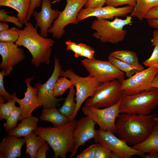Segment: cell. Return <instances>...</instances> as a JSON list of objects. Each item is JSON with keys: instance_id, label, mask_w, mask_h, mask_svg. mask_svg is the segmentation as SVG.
<instances>
[{"instance_id": "obj_1", "label": "cell", "mask_w": 158, "mask_h": 158, "mask_svg": "<svg viewBox=\"0 0 158 158\" xmlns=\"http://www.w3.org/2000/svg\"><path fill=\"white\" fill-rule=\"evenodd\" d=\"M156 116L154 114L121 113L116 122V133L129 145L138 144L149 136L158 123L154 119Z\"/></svg>"}, {"instance_id": "obj_2", "label": "cell", "mask_w": 158, "mask_h": 158, "mask_svg": "<svg viewBox=\"0 0 158 158\" xmlns=\"http://www.w3.org/2000/svg\"><path fill=\"white\" fill-rule=\"evenodd\" d=\"M26 24L22 30L17 28L19 37L15 44L29 50L32 56V63L35 67H39L41 63L49 64L54 40L41 36L38 33L37 28L30 22Z\"/></svg>"}, {"instance_id": "obj_3", "label": "cell", "mask_w": 158, "mask_h": 158, "mask_svg": "<svg viewBox=\"0 0 158 158\" xmlns=\"http://www.w3.org/2000/svg\"><path fill=\"white\" fill-rule=\"evenodd\" d=\"M77 121L70 120L66 123L57 127H39L34 131L44 139L54 151V158H65L68 152L73 151L75 144L74 130Z\"/></svg>"}, {"instance_id": "obj_4", "label": "cell", "mask_w": 158, "mask_h": 158, "mask_svg": "<svg viewBox=\"0 0 158 158\" xmlns=\"http://www.w3.org/2000/svg\"><path fill=\"white\" fill-rule=\"evenodd\" d=\"M132 19L131 16L125 19L116 17L112 21L97 18L91 25V28L95 31L92 36L102 43L117 44L124 39L127 31L123 28L132 23Z\"/></svg>"}, {"instance_id": "obj_5", "label": "cell", "mask_w": 158, "mask_h": 158, "mask_svg": "<svg viewBox=\"0 0 158 158\" xmlns=\"http://www.w3.org/2000/svg\"><path fill=\"white\" fill-rule=\"evenodd\" d=\"M158 105V88L132 95L123 94L119 106L120 113L147 115Z\"/></svg>"}, {"instance_id": "obj_6", "label": "cell", "mask_w": 158, "mask_h": 158, "mask_svg": "<svg viewBox=\"0 0 158 158\" xmlns=\"http://www.w3.org/2000/svg\"><path fill=\"white\" fill-rule=\"evenodd\" d=\"M121 85V82L117 79L100 84L96 88L93 96L86 100L85 106L101 108L116 104L123 94Z\"/></svg>"}, {"instance_id": "obj_7", "label": "cell", "mask_w": 158, "mask_h": 158, "mask_svg": "<svg viewBox=\"0 0 158 158\" xmlns=\"http://www.w3.org/2000/svg\"><path fill=\"white\" fill-rule=\"evenodd\" d=\"M69 78L76 88V106L73 114L69 118L74 119L82 104L89 97H92L97 87L101 84L96 78L89 75L80 76L75 74L71 68L63 71L61 77Z\"/></svg>"}, {"instance_id": "obj_8", "label": "cell", "mask_w": 158, "mask_h": 158, "mask_svg": "<svg viewBox=\"0 0 158 158\" xmlns=\"http://www.w3.org/2000/svg\"><path fill=\"white\" fill-rule=\"evenodd\" d=\"M82 63L89 75L96 78L101 84L114 79L121 82L124 79L125 73L117 69L109 61H101L95 58H85L82 61Z\"/></svg>"}, {"instance_id": "obj_9", "label": "cell", "mask_w": 158, "mask_h": 158, "mask_svg": "<svg viewBox=\"0 0 158 158\" xmlns=\"http://www.w3.org/2000/svg\"><path fill=\"white\" fill-rule=\"evenodd\" d=\"M66 0V4L64 9L48 30V32L57 39L61 38L65 34L66 25L70 24H78V15L86 2V0Z\"/></svg>"}, {"instance_id": "obj_10", "label": "cell", "mask_w": 158, "mask_h": 158, "mask_svg": "<svg viewBox=\"0 0 158 158\" xmlns=\"http://www.w3.org/2000/svg\"><path fill=\"white\" fill-rule=\"evenodd\" d=\"M121 100L116 104L102 109L91 106L82 108L83 113L89 116L99 127V130L116 133V120L119 114Z\"/></svg>"}, {"instance_id": "obj_11", "label": "cell", "mask_w": 158, "mask_h": 158, "mask_svg": "<svg viewBox=\"0 0 158 158\" xmlns=\"http://www.w3.org/2000/svg\"><path fill=\"white\" fill-rule=\"evenodd\" d=\"M158 73V68L154 67H148L138 71L121 82V90L123 94L128 95L150 90L153 88V80Z\"/></svg>"}, {"instance_id": "obj_12", "label": "cell", "mask_w": 158, "mask_h": 158, "mask_svg": "<svg viewBox=\"0 0 158 158\" xmlns=\"http://www.w3.org/2000/svg\"><path fill=\"white\" fill-rule=\"evenodd\" d=\"M96 131L94 142L104 145L120 158H131L135 155L144 157V153L129 146L125 141L116 137L114 133L100 130Z\"/></svg>"}, {"instance_id": "obj_13", "label": "cell", "mask_w": 158, "mask_h": 158, "mask_svg": "<svg viewBox=\"0 0 158 158\" xmlns=\"http://www.w3.org/2000/svg\"><path fill=\"white\" fill-rule=\"evenodd\" d=\"M63 71L59 60L54 56V69L50 77L44 84L38 83L35 84V87L37 88V99L44 108L56 107L60 102L64 99L63 98H57L53 93L55 84L59 77H61Z\"/></svg>"}, {"instance_id": "obj_14", "label": "cell", "mask_w": 158, "mask_h": 158, "mask_svg": "<svg viewBox=\"0 0 158 158\" xmlns=\"http://www.w3.org/2000/svg\"><path fill=\"white\" fill-rule=\"evenodd\" d=\"M134 8L128 5L118 8L107 5L95 8H82L79 12L77 19L78 23L92 16L107 20L113 19L116 17H124L131 13Z\"/></svg>"}, {"instance_id": "obj_15", "label": "cell", "mask_w": 158, "mask_h": 158, "mask_svg": "<svg viewBox=\"0 0 158 158\" xmlns=\"http://www.w3.org/2000/svg\"><path fill=\"white\" fill-rule=\"evenodd\" d=\"M18 46L13 42H0V54L2 58L0 69L4 72L5 76L9 75L13 66L25 59L24 50Z\"/></svg>"}, {"instance_id": "obj_16", "label": "cell", "mask_w": 158, "mask_h": 158, "mask_svg": "<svg viewBox=\"0 0 158 158\" xmlns=\"http://www.w3.org/2000/svg\"><path fill=\"white\" fill-rule=\"evenodd\" d=\"M96 124V123L88 115L81 118L77 121L73 133L74 148L73 152L71 153L70 158H72L75 155L80 146L84 145L89 140L95 137L97 134L96 130L95 129Z\"/></svg>"}, {"instance_id": "obj_17", "label": "cell", "mask_w": 158, "mask_h": 158, "mask_svg": "<svg viewBox=\"0 0 158 158\" xmlns=\"http://www.w3.org/2000/svg\"><path fill=\"white\" fill-rule=\"evenodd\" d=\"M33 78V77L25 79V83L27 89L26 91L24 93V97L23 98L19 99L17 98L16 93L11 95L12 99L20 105L21 116L19 121H21L31 115L36 108L42 106L36 96L37 88L32 87L30 84Z\"/></svg>"}, {"instance_id": "obj_18", "label": "cell", "mask_w": 158, "mask_h": 158, "mask_svg": "<svg viewBox=\"0 0 158 158\" xmlns=\"http://www.w3.org/2000/svg\"><path fill=\"white\" fill-rule=\"evenodd\" d=\"M52 2L51 0H42L41 11H35L32 15L36 21L35 27L40 28V34L44 37H47L48 30L61 12L52 8Z\"/></svg>"}, {"instance_id": "obj_19", "label": "cell", "mask_w": 158, "mask_h": 158, "mask_svg": "<svg viewBox=\"0 0 158 158\" xmlns=\"http://www.w3.org/2000/svg\"><path fill=\"white\" fill-rule=\"evenodd\" d=\"M25 143L24 138L8 135L0 143V158H20L22 155L21 148Z\"/></svg>"}, {"instance_id": "obj_20", "label": "cell", "mask_w": 158, "mask_h": 158, "mask_svg": "<svg viewBox=\"0 0 158 158\" xmlns=\"http://www.w3.org/2000/svg\"><path fill=\"white\" fill-rule=\"evenodd\" d=\"M38 119L31 115L21 121L17 126L7 132L8 135H13L18 138L24 137L37 128Z\"/></svg>"}, {"instance_id": "obj_21", "label": "cell", "mask_w": 158, "mask_h": 158, "mask_svg": "<svg viewBox=\"0 0 158 158\" xmlns=\"http://www.w3.org/2000/svg\"><path fill=\"white\" fill-rule=\"evenodd\" d=\"M39 118L41 121H47L51 123L53 127L62 126L70 121L68 117L61 113L55 107L44 108Z\"/></svg>"}, {"instance_id": "obj_22", "label": "cell", "mask_w": 158, "mask_h": 158, "mask_svg": "<svg viewBox=\"0 0 158 158\" xmlns=\"http://www.w3.org/2000/svg\"><path fill=\"white\" fill-rule=\"evenodd\" d=\"M31 0H0V6L11 7L17 12L20 22L26 24Z\"/></svg>"}, {"instance_id": "obj_23", "label": "cell", "mask_w": 158, "mask_h": 158, "mask_svg": "<svg viewBox=\"0 0 158 158\" xmlns=\"http://www.w3.org/2000/svg\"><path fill=\"white\" fill-rule=\"evenodd\" d=\"M133 147L143 153L158 152V123L154 126L151 133L145 140Z\"/></svg>"}, {"instance_id": "obj_24", "label": "cell", "mask_w": 158, "mask_h": 158, "mask_svg": "<svg viewBox=\"0 0 158 158\" xmlns=\"http://www.w3.org/2000/svg\"><path fill=\"white\" fill-rule=\"evenodd\" d=\"M23 137L26 144L25 154H28L31 158H36L38 150L47 141L40 136L36 135L34 131Z\"/></svg>"}, {"instance_id": "obj_25", "label": "cell", "mask_w": 158, "mask_h": 158, "mask_svg": "<svg viewBox=\"0 0 158 158\" xmlns=\"http://www.w3.org/2000/svg\"><path fill=\"white\" fill-rule=\"evenodd\" d=\"M158 6V0H136L131 16L142 21L150 9Z\"/></svg>"}, {"instance_id": "obj_26", "label": "cell", "mask_w": 158, "mask_h": 158, "mask_svg": "<svg viewBox=\"0 0 158 158\" xmlns=\"http://www.w3.org/2000/svg\"><path fill=\"white\" fill-rule=\"evenodd\" d=\"M110 54L121 61L137 68L140 71L144 69L143 67L139 63L136 53L133 51L117 50L112 52Z\"/></svg>"}, {"instance_id": "obj_27", "label": "cell", "mask_w": 158, "mask_h": 158, "mask_svg": "<svg viewBox=\"0 0 158 158\" xmlns=\"http://www.w3.org/2000/svg\"><path fill=\"white\" fill-rule=\"evenodd\" d=\"M74 86L73 85L69 88L68 93L65 99L64 102L61 107L58 109L62 114L69 118L74 113L76 106L74 97L75 93Z\"/></svg>"}, {"instance_id": "obj_28", "label": "cell", "mask_w": 158, "mask_h": 158, "mask_svg": "<svg viewBox=\"0 0 158 158\" xmlns=\"http://www.w3.org/2000/svg\"><path fill=\"white\" fill-rule=\"evenodd\" d=\"M108 60L117 69L124 72L128 78L131 77L137 72L140 71L137 68L121 61L110 54L108 57Z\"/></svg>"}, {"instance_id": "obj_29", "label": "cell", "mask_w": 158, "mask_h": 158, "mask_svg": "<svg viewBox=\"0 0 158 158\" xmlns=\"http://www.w3.org/2000/svg\"><path fill=\"white\" fill-rule=\"evenodd\" d=\"M21 116V111L20 107H15L11 114L7 118L6 122L3 124L5 131L8 132L17 126V122Z\"/></svg>"}, {"instance_id": "obj_30", "label": "cell", "mask_w": 158, "mask_h": 158, "mask_svg": "<svg viewBox=\"0 0 158 158\" xmlns=\"http://www.w3.org/2000/svg\"><path fill=\"white\" fill-rule=\"evenodd\" d=\"M5 99L0 96V120L3 119L6 120L11 114L16 107V102L12 99L6 103Z\"/></svg>"}, {"instance_id": "obj_31", "label": "cell", "mask_w": 158, "mask_h": 158, "mask_svg": "<svg viewBox=\"0 0 158 158\" xmlns=\"http://www.w3.org/2000/svg\"><path fill=\"white\" fill-rule=\"evenodd\" d=\"M73 85L71 80L65 77L59 78L54 87V95L56 97L62 95Z\"/></svg>"}, {"instance_id": "obj_32", "label": "cell", "mask_w": 158, "mask_h": 158, "mask_svg": "<svg viewBox=\"0 0 158 158\" xmlns=\"http://www.w3.org/2000/svg\"><path fill=\"white\" fill-rule=\"evenodd\" d=\"M19 37L18 28L13 27L0 32V42L14 43L17 41Z\"/></svg>"}, {"instance_id": "obj_33", "label": "cell", "mask_w": 158, "mask_h": 158, "mask_svg": "<svg viewBox=\"0 0 158 158\" xmlns=\"http://www.w3.org/2000/svg\"><path fill=\"white\" fill-rule=\"evenodd\" d=\"M94 158H120L116 153L112 152L104 145L97 143V147Z\"/></svg>"}, {"instance_id": "obj_34", "label": "cell", "mask_w": 158, "mask_h": 158, "mask_svg": "<svg viewBox=\"0 0 158 158\" xmlns=\"http://www.w3.org/2000/svg\"><path fill=\"white\" fill-rule=\"evenodd\" d=\"M8 12L5 10L1 9L0 10V21L3 23L9 22L13 23L18 28L21 29L23 27V24L21 23L19 19L15 16H10L8 14Z\"/></svg>"}, {"instance_id": "obj_35", "label": "cell", "mask_w": 158, "mask_h": 158, "mask_svg": "<svg viewBox=\"0 0 158 158\" xmlns=\"http://www.w3.org/2000/svg\"><path fill=\"white\" fill-rule=\"evenodd\" d=\"M143 64L148 67L158 68V46H154L150 56L143 61Z\"/></svg>"}, {"instance_id": "obj_36", "label": "cell", "mask_w": 158, "mask_h": 158, "mask_svg": "<svg viewBox=\"0 0 158 158\" xmlns=\"http://www.w3.org/2000/svg\"><path fill=\"white\" fill-rule=\"evenodd\" d=\"M65 44L67 46L66 51H73L75 54L74 56L75 58L81 56L82 49L80 43H77L68 40L65 42Z\"/></svg>"}, {"instance_id": "obj_37", "label": "cell", "mask_w": 158, "mask_h": 158, "mask_svg": "<svg viewBox=\"0 0 158 158\" xmlns=\"http://www.w3.org/2000/svg\"><path fill=\"white\" fill-rule=\"evenodd\" d=\"M97 147V143L92 145L85 149L76 157V158H94Z\"/></svg>"}, {"instance_id": "obj_38", "label": "cell", "mask_w": 158, "mask_h": 158, "mask_svg": "<svg viewBox=\"0 0 158 158\" xmlns=\"http://www.w3.org/2000/svg\"><path fill=\"white\" fill-rule=\"evenodd\" d=\"M136 0H107V5L118 7L119 6L126 5L134 7L136 4Z\"/></svg>"}, {"instance_id": "obj_39", "label": "cell", "mask_w": 158, "mask_h": 158, "mask_svg": "<svg viewBox=\"0 0 158 158\" xmlns=\"http://www.w3.org/2000/svg\"><path fill=\"white\" fill-rule=\"evenodd\" d=\"M82 49L81 56L84 57L89 59L94 58L95 53L94 49L90 46L83 43H80Z\"/></svg>"}, {"instance_id": "obj_40", "label": "cell", "mask_w": 158, "mask_h": 158, "mask_svg": "<svg viewBox=\"0 0 158 158\" xmlns=\"http://www.w3.org/2000/svg\"><path fill=\"white\" fill-rule=\"evenodd\" d=\"M4 72L1 71L0 72V95L3 96L7 101L12 99L11 95L6 90L4 82V78L5 76Z\"/></svg>"}, {"instance_id": "obj_41", "label": "cell", "mask_w": 158, "mask_h": 158, "mask_svg": "<svg viewBox=\"0 0 158 158\" xmlns=\"http://www.w3.org/2000/svg\"><path fill=\"white\" fill-rule=\"evenodd\" d=\"M42 1V0H31L26 20V24L30 20L35 8H38L41 5Z\"/></svg>"}, {"instance_id": "obj_42", "label": "cell", "mask_w": 158, "mask_h": 158, "mask_svg": "<svg viewBox=\"0 0 158 158\" xmlns=\"http://www.w3.org/2000/svg\"><path fill=\"white\" fill-rule=\"evenodd\" d=\"M107 0H87L85 8H95L104 6Z\"/></svg>"}, {"instance_id": "obj_43", "label": "cell", "mask_w": 158, "mask_h": 158, "mask_svg": "<svg viewBox=\"0 0 158 158\" xmlns=\"http://www.w3.org/2000/svg\"><path fill=\"white\" fill-rule=\"evenodd\" d=\"M49 145L47 142L39 148L37 151L36 158H46V152L49 150Z\"/></svg>"}, {"instance_id": "obj_44", "label": "cell", "mask_w": 158, "mask_h": 158, "mask_svg": "<svg viewBox=\"0 0 158 158\" xmlns=\"http://www.w3.org/2000/svg\"><path fill=\"white\" fill-rule=\"evenodd\" d=\"M144 19H158V6L150 9L145 14Z\"/></svg>"}, {"instance_id": "obj_45", "label": "cell", "mask_w": 158, "mask_h": 158, "mask_svg": "<svg viewBox=\"0 0 158 158\" xmlns=\"http://www.w3.org/2000/svg\"><path fill=\"white\" fill-rule=\"evenodd\" d=\"M152 45L158 46V30L155 29L153 32V37L151 40Z\"/></svg>"}, {"instance_id": "obj_46", "label": "cell", "mask_w": 158, "mask_h": 158, "mask_svg": "<svg viewBox=\"0 0 158 158\" xmlns=\"http://www.w3.org/2000/svg\"><path fill=\"white\" fill-rule=\"evenodd\" d=\"M147 20V23L151 28L158 30V19H148Z\"/></svg>"}, {"instance_id": "obj_47", "label": "cell", "mask_w": 158, "mask_h": 158, "mask_svg": "<svg viewBox=\"0 0 158 158\" xmlns=\"http://www.w3.org/2000/svg\"><path fill=\"white\" fill-rule=\"evenodd\" d=\"M9 28L8 25L6 23L0 22V32H4Z\"/></svg>"}, {"instance_id": "obj_48", "label": "cell", "mask_w": 158, "mask_h": 158, "mask_svg": "<svg viewBox=\"0 0 158 158\" xmlns=\"http://www.w3.org/2000/svg\"><path fill=\"white\" fill-rule=\"evenodd\" d=\"M145 158H158V152L149 153L147 155H144Z\"/></svg>"}, {"instance_id": "obj_49", "label": "cell", "mask_w": 158, "mask_h": 158, "mask_svg": "<svg viewBox=\"0 0 158 158\" xmlns=\"http://www.w3.org/2000/svg\"><path fill=\"white\" fill-rule=\"evenodd\" d=\"M152 87L158 88V73L154 79L151 84Z\"/></svg>"}, {"instance_id": "obj_50", "label": "cell", "mask_w": 158, "mask_h": 158, "mask_svg": "<svg viewBox=\"0 0 158 158\" xmlns=\"http://www.w3.org/2000/svg\"><path fill=\"white\" fill-rule=\"evenodd\" d=\"M62 0H53V1H52V4H54L58 2H60Z\"/></svg>"}, {"instance_id": "obj_51", "label": "cell", "mask_w": 158, "mask_h": 158, "mask_svg": "<svg viewBox=\"0 0 158 158\" xmlns=\"http://www.w3.org/2000/svg\"><path fill=\"white\" fill-rule=\"evenodd\" d=\"M154 119L155 121L158 122V117H157V116L154 118Z\"/></svg>"}, {"instance_id": "obj_52", "label": "cell", "mask_w": 158, "mask_h": 158, "mask_svg": "<svg viewBox=\"0 0 158 158\" xmlns=\"http://www.w3.org/2000/svg\"></svg>"}]
</instances>
